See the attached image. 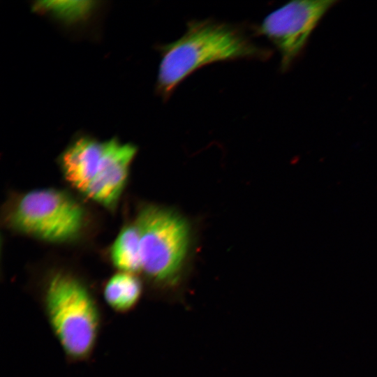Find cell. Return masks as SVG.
I'll use <instances>...</instances> for the list:
<instances>
[{
    "instance_id": "7a4b0ae2",
    "label": "cell",
    "mask_w": 377,
    "mask_h": 377,
    "mask_svg": "<svg viewBox=\"0 0 377 377\" xmlns=\"http://www.w3.org/2000/svg\"><path fill=\"white\" fill-rule=\"evenodd\" d=\"M50 327L68 357L82 360L94 350L100 330V313L88 289L77 279L56 274L44 297Z\"/></svg>"
},
{
    "instance_id": "9c48e42d",
    "label": "cell",
    "mask_w": 377,
    "mask_h": 377,
    "mask_svg": "<svg viewBox=\"0 0 377 377\" xmlns=\"http://www.w3.org/2000/svg\"><path fill=\"white\" fill-rule=\"evenodd\" d=\"M111 257L113 264L124 272L142 270L140 235L135 225L120 232L112 246Z\"/></svg>"
},
{
    "instance_id": "277c9868",
    "label": "cell",
    "mask_w": 377,
    "mask_h": 377,
    "mask_svg": "<svg viewBox=\"0 0 377 377\" xmlns=\"http://www.w3.org/2000/svg\"><path fill=\"white\" fill-rule=\"evenodd\" d=\"M12 225L18 230L49 242L76 237L84 223L82 206L66 193L55 189L31 191L14 208Z\"/></svg>"
},
{
    "instance_id": "8992f818",
    "label": "cell",
    "mask_w": 377,
    "mask_h": 377,
    "mask_svg": "<svg viewBox=\"0 0 377 377\" xmlns=\"http://www.w3.org/2000/svg\"><path fill=\"white\" fill-rule=\"evenodd\" d=\"M137 148L112 138L104 142V150L96 176L84 193L90 199L113 208L126 184Z\"/></svg>"
},
{
    "instance_id": "ba28073f",
    "label": "cell",
    "mask_w": 377,
    "mask_h": 377,
    "mask_svg": "<svg viewBox=\"0 0 377 377\" xmlns=\"http://www.w3.org/2000/svg\"><path fill=\"white\" fill-rule=\"evenodd\" d=\"M141 292L139 279L133 274L121 272L108 280L104 288V297L116 311L126 312L137 304Z\"/></svg>"
},
{
    "instance_id": "3957f363",
    "label": "cell",
    "mask_w": 377,
    "mask_h": 377,
    "mask_svg": "<svg viewBox=\"0 0 377 377\" xmlns=\"http://www.w3.org/2000/svg\"><path fill=\"white\" fill-rule=\"evenodd\" d=\"M134 225L140 235L142 270L157 282L174 283L188 247L187 223L172 212L149 205L140 209Z\"/></svg>"
},
{
    "instance_id": "6da1fadb",
    "label": "cell",
    "mask_w": 377,
    "mask_h": 377,
    "mask_svg": "<svg viewBox=\"0 0 377 377\" xmlns=\"http://www.w3.org/2000/svg\"><path fill=\"white\" fill-rule=\"evenodd\" d=\"M156 89L168 98L193 71L207 64L240 59L267 58L269 51L249 39L234 25L212 20H193L184 34L161 47Z\"/></svg>"
},
{
    "instance_id": "30bf717a",
    "label": "cell",
    "mask_w": 377,
    "mask_h": 377,
    "mask_svg": "<svg viewBox=\"0 0 377 377\" xmlns=\"http://www.w3.org/2000/svg\"><path fill=\"white\" fill-rule=\"evenodd\" d=\"M93 1H38L34 5L37 10L50 12L57 18L66 22L83 19L92 9Z\"/></svg>"
},
{
    "instance_id": "52a82bcc",
    "label": "cell",
    "mask_w": 377,
    "mask_h": 377,
    "mask_svg": "<svg viewBox=\"0 0 377 377\" xmlns=\"http://www.w3.org/2000/svg\"><path fill=\"white\" fill-rule=\"evenodd\" d=\"M104 150V142L82 137L63 152L61 169L66 180L83 193L98 171Z\"/></svg>"
},
{
    "instance_id": "5b68a950",
    "label": "cell",
    "mask_w": 377,
    "mask_h": 377,
    "mask_svg": "<svg viewBox=\"0 0 377 377\" xmlns=\"http://www.w3.org/2000/svg\"><path fill=\"white\" fill-rule=\"evenodd\" d=\"M332 0L289 2L269 13L258 29L279 51L286 71L300 53L318 22L334 4Z\"/></svg>"
}]
</instances>
